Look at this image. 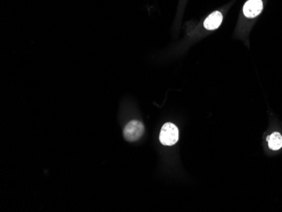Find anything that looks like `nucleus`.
Wrapping results in <instances>:
<instances>
[{
  "label": "nucleus",
  "mask_w": 282,
  "mask_h": 212,
  "mask_svg": "<svg viewBox=\"0 0 282 212\" xmlns=\"http://www.w3.org/2000/svg\"><path fill=\"white\" fill-rule=\"evenodd\" d=\"M268 146L272 151H278L282 147V136L279 132H274L267 137Z\"/></svg>",
  "instance_id": "obj_5"
},
{
  "label": "nucleus",
  "mask_w": 282,
  "mask_h": 212,
  "mask_svg": "<svg viewBox=\"0 0 282 212\" xmlns=\"http://www.w3.org/2000/svg\"><path fill=\"white\" fill-rule=\"evenodd\" d=\"M144 132L145 127L143 123L139 121H131L123 129V136L128 142H136L140 139Z\"/></svg>",
  "instance_id": "obj_2"
},
{
  "label": "nucleus",
  "mask_w": 282,
  "mask_h": 212,
  "mask_svg": "<svg viewBox=\"0 0 282 212\" xmlns=\"http://www.w3.org/2000/svg\"><path fill=\"white\" fill-rule=\"evenodd\" d=\"M178 140V128L172 123H165L160 133V142L164 146H173Z\"/></svg>",
  "instance_id": "obj_1"
},
{
  "label": "nucleus",
  "mask_w": 282,
  "mask_h": 212,
  "mask_svg": "<svg viewBox=\"0 0 282 212\" xmlns=\"http://www.w3.org/2000/svg\"><path fill=\"white\" fill-rule=\"evenodd\" d=\"M263 11L262 0H248L243 6V14L248 18H254Z\"/></svg>",
  "instance_id": "obj_3"
},
{
  "label": "nucleus",
  "mask_w": 282,
  "mask_h": 212,
  "mask_svg": "<svg viewBox=\"0 0 282 212\" xmlns=\"http://www.w3.org/2000/svg\"><path fill=\"white\" fill-rule=\"evenodd\" d=\"M222 19L223 16L222 13L219 11H215L205 19L204 22V28H206L207 30L217 29L222 24Z\"/></svg>",
  "instance_id": "obj_4"
}]
</instances>
